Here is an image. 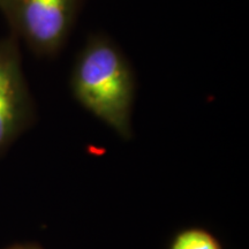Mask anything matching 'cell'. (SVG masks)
Masks as SVG:
<instances>
[{"label": "cell", "mask_w": 249, "mask_h": 249, "mask_svg": "<svg viewBox=\"0 0 249 249\" xmlns=\"http://www.w3.org/2000/svg\"><path fill=\"white\" fill-rule=\"evenodd\" d=\"M172 249H220V247L210 234L192 230L181 233L173 244Z\"/></svg>", "instance_id": "4"}, {"label": "cell", "mask_w": 249, "mask_h": 249, "mask_svg": "<svg viewBox=\"0 0 249 249\" xmlns=\"http://www.w3.org/2000/svg\"><path fill=\"white\" fill-rule=\"evenodd\" d=\"M77 102L121 138L132 134L130 113L135 74L128 58L111 37L96 33L87 38L71 71Z\"/></svg>", "instance_id": "1"}, {"label": "cell", "mask_w": 249, "mask_h": 249, "mask_svg": "<svg viewBox=\"0 0 249 249\" xmlns=\"http://www.w3.org/2000/svg\"><path fill=\"white\" fill-rule=\"evenodd\" d=\"M82 0H1L12 35L36 55L52 58L66 44Z\"/></svg>", "instance_id": "2"}, {"label": "cell", "mask_w": 249, "mask_h": 249, "mask_svg": "<svg viewBox=\"0 0 249 249\" xmlns=\"http://www.w3.org/2000/svg\"><path fill=\"white\" fill-rule=\"evenodd\" d=\"M28 103L18 40L11 35L0 39V150L23 126Z\"/></svg>", "instance_id": "3"}, {"label": "cell", "mask_w": 249, "mask_h": 249, "mask_svg": "<svg viewBox=\"0 0 249 249\" xmlns=\"http://www.w3.org/2000/svg\"><path fill=\"white\" fill-rule=\"evenodd\" d=\"M0 2H1V0H0Z\"/></svg>", "instance_id": "5"}]
</instances>
